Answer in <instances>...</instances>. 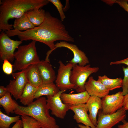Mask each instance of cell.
Instances as JSON below:
<instances>
[{
	"instance_id": "obj_1",
	"label": "cell",
	"mask_w": 128,
	"mask_h": 128,
	"mask_svg": "<svg viewBox=\"0 0 128 128\" xmlns=\"http://www.w3.org/2000/svg\"><path fill=\"white\" fill-rule=\"evenodd\" d=\"M9 37L17 36L23 41L32 40L43 43L47 46L50 50L46 55L55 50V41L58 40L73 42L74 38L69 34L61 20L52 16L49 12H46L45 19L38 26L24 31L14 29L5 32Z\"/></svg>"
},
{
	"instance_id": "obj_2",
	"label": "cell",
	"mask_w": 128,
	"mask_h": 128,
	"mask_svg": "<svg viewBox=\"0 0 128 128\" xmlns=\"http://www.w3.org/2000/svg\"><path fill=\"white\" fill-rule=\"evenodd\" d=\"M48 0H0V32L13 29L9 20L18 18L27 11L39 9L47 5Z\"/></svg>"
},
{
	"instance_id": "obj_3",
	"label": "cell",
	"mask_w": 128,
	"mask_h": 128,
	"mask_svg": "<svg viewBox=\"0 0 128 128\" xmlns=\"http://www.w3.org/2000/svg\"><path fill=\"white\" fill-rule=\"evenodd\" d=\"M49 110L46 106V99L42 96L26 106L18 105L14 113L32 117L39 123L41 128H59L55 119L50 115Z\"/></svg>"
},
{
	"instance_id": "obj_4",
	"label": "cell",
	"mask_w": 128,
	"mask_h": 128,
	"mask_svg": "<svg viewBox=\"0 0 128 128\" xmlns=\"http://www.w3.org/2000/svg\"><path fill=\"white\" fill-rule=\"evenodd\" d=\"M36 42L32 41L28 44L18 46L14 54L13 72L22 71L40 61L36 47Z\"/></svg>"
},
{
	"instance_id": "obj_5",
	"label": "cell",
	"mask_w": 128,
	"mask_h": 128,
	"mask_svg": "<svg viewBox=\"0 0 128 128\" xmlns=\"http://www.w3.org/2000/svg\"><path fill=\"white\" fill-rule=\"evenodd\" d=\"M98 67H92L89 64L81 66L74 65L70 78L71 82L74 86L75 89L78 93L86 91L85 84L87 78L91 74L99 70Z\"/></svg>"
},
{
	"instance_id": "obj_6",
	"label": "cell",
	"mask_w": 128,
	"mask_h": 128,
	"mask_svg": "<svg viewBox=\"0 0 128 128\" xmlns=\"http://www.w3.org/2000/svg\"><path fill=\"white\" fill-rule=\"evenodd\" d=\"M23 41L11 39L5 32L0 34V59L4 61L7 60L12 62L14 59V51Z\"/></svg>"
},
{
	"instance_id": "obj_7",
	"label": "cell",
	"mask_w": 128,
	"mask_h": 128,
	"mask_svg": "<svg viewBox=\"0 0 128 128\" xmlns=\"http://www.w3.org/2000/svg\"><path fill=\"white\" fill-rule=\"evenodd\" d=\"M55 81L56 85L61 91L74 89V86L71 82L70 78L73 64L69 63L65 64L61 60Z\"/></svg>"
},
{
	"instance_id": "obj_8",
	"label": "cell",
	"mask_w": 128,
	"mask_h": 128,
	"mask_svg": "<svg viewBox=\"0 0 128 128\" xmlns=\"http://www.w3.org/2000/svg\"><path fill=\"white\" fill-rule=\"evenodd\" d=\"M26 69L12 74L13 80H10L6 86L8 91L16 100L19 99L24 88L28 82L26 77Z\"/></svg>"
},
{
	"instance_id": "obj_9",
	"label": "cell",
	"mask_w": 128,
	"mask_h": 128,
	"mask_svg": "<svg viewBox=\"0 0 128 128\" xmlns=\"http://www.w3.org/2000/svg\"><path fill=\"white\" fill-rule=\"evenodd\" d=\"M126 111L122 107L111 114H105L101 111L99 112L97 124L95 128H112L125 119L126 116Z\"/></svg>"
},
{
	"instance_id": "obj_10",
	"label": "cell",
	"mask_w": 128,
	"mask_h": 128,
	"mask_svg": "<svg viewBox=\"0 0 128 128\" xmlns=\"http://www.w3.org/2000/svg\"><path fill=\"white\" fill-rule=\"evenodd\" d=\"M65 91H60L54 96H47V108L51 110V114L61 119L64 118L67 112L69 110L70 105L64 103L60 98L61 94Z\"/></svg>"
},
{
	"instance_id": "obj_11",
	"label": "cell",
	"mask_w": 128,
	"mask_h": 128,
	"mask_svg": "<svg viewBox=\"0 0 128 128\" xmlns=\"http://www.w3.org/2000/svg\"><path fill=\"white\" fill-rule=\"evenodd\" d=\"M102 98L101 112L104 114L114 113L123 107L124 96L122 91H119L111 95H107Z\"/></svg>"
},
{
	"instance_id": "obj_12",
	"label": "cell",
	"mask_w": 128,
	"mask_h": 128,
	"mask_svg": "<svg viewBox=\"0 0 128 128\" xmlns=\"http://www.w3.org/2000/svg\"><path fill=\"white\" fill-rule=\"evenodd\" d=\"M56 49L58 48L65 47L71 50L73 54V57L69 60V63L73 65L78 64L84 66L89 63V60L85 53L80 50L75 44L64 41H60L55 44Z\"/></svg>"
},
{
	"instance_id": "obj_13",
	"label": "cell",
	"mask_w": 128,
	"mask_h": 128,
	"mask_svg": "<svg viewBox=\"0 0 128 128\" xmlns=\"http://www.w3.org/2000/svg\"><path fill=\"white\" fill-rule=\"evenodd\" d=\"M69 110L74 113L73 119L77 123H81L91 128H95V126L90 120L87 114L88 110L85 104L70 105Z\"/></svg>"
},
{
	"instance_id": "obj_14",
	"label": "cell",
	"mask_w": 128,
	"mask_h": 128,
	"mask_svg": "<svg viewBox=\"0 0 128 128\" xmlns=\"http://www.w3.org/2000/svg\"><path fill=\"white\" fill-rule=\"evenodd\" d=\"M86 91L90 96L103 98L108 95L110 91L101 83L95 80L92 76L89 77L85 84Z\"/></svg>"
},
{
	"instance_id": "obj_15",
	"label": "cell",
	"mask_w": 128,
	"mask_h": 128,
	"mask_svg": "<svg viewBox=\"0 0 128 128\" xmlns=\"http://www.w3.org/2000/svg\"><path fill=\"white\" fill-rule=\"evenodd\" d=\"M36 65L41 78L43 83H54L56 78L55 71L50 62L42 60Z\"/></svg>"
},
{
	"instance_id": "obj_16",
	"label": "cell",
	"mask_w": 128,
	"mask_h": 128,
	"mask_svg": "<svg viewBox=\"0 0 128 128\" xmlns=\"http://www.w3.org/2000/svg\"><path fill=\"white\" fill-rule=\"evenodd\" d=\"M90 95L86 91L76 94L62 93L61 99L64 104L70 105L86 104Z\"/></svg>"
},
{
	"instance_id": "obj_17",
	"label": "cell",
	"mask_w": 128,
	"mask_h": 128,
	"mask_svg": "<svg viewBox=\"0 0 128 128\" xmlns=\"http://www.w3.org/2000/svg\"><path fill=\"white\" fill-rule=\"evenodd\" d=\"M85 104L89 112V118L93 124L96 126L97 124V114L99 110L102 109V100L97 96H90Z\"/></svg>"
},
{
	"instance_id": "obj_18",
	"label": "cell",
	"mask_w": 128,
	"mask_h": 128,
	"mask_svg": "<svg viewBox=\"0 0 128 128\" xmlns=\"http://www.w3.org/2000/svg\"><path fill=\"white\" fill-rule=\"evenodd\" d=\"M26 69V77L28 82L38 88L43 83V82L36 64L31 65Z\"/></svg>"
},
{
	"instance_id": "obj_19",
	"label": "cell",
	"mask_w": 128,
	"mask_h": 128,
	"mask_svg": "<svg viewBox=\"0 0 128 128\" xmlns=\"http://www.w3.org/2000/svg\"><path fill=\"white\" fill-rule=\"evenodd\" d=\"M60 90L54 83H42L38 88L34 97L37 99L43 96H53Z\"/></svg>"
},
{
	"instance_id": "obj_20",
	"label": "cell",
	"mask_w": 128,
	"mask_h": 128,
	"mask_svg": "<svg viewBox=\"0 0 128 128\" xmlns=\"http://www.w3.org/2000/svg\"><path fill=\"white\" fill-rule=\"evenodd\" d=\"M38 88L27 82L19 98L20 102L24 105H28L33 102Z\"/></svg>"
},
{
	"instance_id": "obj_21",
	"label": "cell",
	"mask_w": 128,
	"mask_h": 128,
	"mask_svg": "<svg viewBox=\"0 0 128 128\" xmlns=\"http://www.w3.org/2000/svg\"><path fill=\"white\" fill-rule=\"evenodd\" d=\"M25 14L29 21L36 27L43 23L45 18L46 12L41 8L29 10Z\"/></svg>"
},
{
	"instance_id": "obj_22",
	"label": "cell",
	"mask_w": 128,
	"mask_h": 128,
	"mask_svg": "<svg viewBox=\"0 0 128 128\" xmlns=\"http://www.w3.org/2000/svg\"><path fill=\"white\" fill-rule=\"evenodd\" d=\"M10 93L8 91L3 96L0 98V105L4 109L7 115L13 114L18 105L12 98Z\"/></svg>"
},
{
	"instance_id": "obj_23",
	"label": "cell",
	"mask_w": 128,
	"mask_h": 128,
	"mask_svg": "<svg viewBox=\"0 0 128 128\" xmlns=\"http://www.w3.org/2000/svg\"><path fill=\"white\" fill-rule=\"evenodd\" d=\"M97 80L103 84L109 91L122 87V79L121 78L112 79L104 75L98 76Z\"/></svg>"
},
{
	"instance_id": "obj_24",
	"label": "cell",
	"mask_w": 128,
	"mask_h": 128,
	"mask_svg": "<svg viewBox=\"0 0 128 128\" xmlns=\"http://www.w3.org/2000/svg\"><path fill=\"white\" fill-rule=\"evenodd\" d=\"M13 27L14 29L19 31H25L35 27L29 21L25 13L20 17L15 19Z\"/></svg>"
},
{
	"instance_id": "obj_25",
	"label": "cell",
	"mask_w": 128,
	"mask_h": 128,
	"mask_svg": "<svg viewBox=\"0 0 128 128\" xmlns=\"http://www.w3.org/2000/svg\"><path fill=\"white\" fill-rule=\"evenodd\" d=\"M19 115L10 117L0 110V128H9L12 123L16 122L20 119Z\"/></svg>"
},
{
	"instance_id": "obj_26",
	"label": "cell",
	"mask_w": 128,
	"mask_h": 128,
	"mask_svg": "<svg viewBox=\"0 0 128 128\" xmlns=\"http://www.w3.org/2000/svg\"><path fill=\"white\" fill-rule=\"evenodd\" d=\"M23 128H41L40 123L36 119L26 115H21Z\"/></svg>"
},
{
	"instance_id": "obj_27",
	"label": "cell",
	"mask_w": 128,
	"mask_h": 128,
	"mask_svg": "<svg viewBox=\"0 0 128 128\" xmlns=\"http://www.w3.org/2000/svg\"><path fill=\"white\" fill-rule=\"evenodd\" d=\"M124 73V77L122 79V91L123 94L125 96L128 93V67H122Z\"/></svg>"
},
{
	"instance_id": "obj_28",
	"label": "cell",
	"mask_w": 128,
	"mask_h": 128,
	"mask_svg": "<svg viewBox=\"0 0 128 128\" xmlns=\"http://www.w3.org/2000/svg\"><path fill=\"white\" fill-rule=\"evenodd\" d=\"M49 2L53 4L57 8L59 13L61 20L63 21L66 18L63 9V6L59 0H48Z\"/></svg>"
},
{
	"instance_id": "obj_29",
	"label": "cell",
	"mask_w": 128,
	"mask_h": 128,
	"mask_svg": "<svg viewBox=\"0 0 128 128\" xmlns=\"http://www.w3.org/2000/svg\"><path fill=\"white\" fill-rule=\"evenodd\" d=\"M104 1L110 5L116 3L123 8L125 11L128 12V0H104Z\"/></svg>"
},
{
	"instance_id": "obj_30",
	"label": "cell",
	"mask_w": 128,
	"mask_h": 128,
	"mask_svg": "<svg viewBox=\"0 0 128 128\" xmlns=\"http://www.w3.org/2000/svg\"><path fill=\"white\" fill-rule=\"evenodd\" d=\"M2 68L3 71L5 73L10 75L13 73V65L12 64L9 60H5L3 61Z\"/></svg>"
},
{
	"instance_id": "obj_31",
	"label": "cell",
	"mask_w": 128,
	"mask_h": 128,
	"mask_svg": "<svg viewBox=\"0 0 128 128\" xmlns=\"http://www.w3.org/2000/svg\"><path fill=\"white\" fill-rule=\"evenodd\" d=\"M110 64V65L124 64L127 65L128 67V57L122 60L111 62Z\"/></svg>"
},
{
	"instance_id": "obj_32",
	"label": "cell",
	"mask_w": 128,
	"mask_h": 128,
	"mask_svg": "<svg viewBox=\"0 0 128 128\" xmlns=\"http://www.w3.org/2000/svg\"><path fill=\"white\" fill-rule=\"evenodd\" d=\"M8 91L6 87L3 86H0V97H2L4 96Z\"/></svg>"
},
{
	"instance_id": "obj_33",
	"label": "cell",
	"mask_w": 128,
	"mask_h": 128,
	"mask_svg": "<svg viewBox=\"0 0 128 128\" xmlns=\"http://www.w3.org/2000/svg\"><path fill=\"white\" fill-rule=\"evenodd\" d=\"M123 107L126 111L128 110V93L124 96V99Z\"/></svg>"
},
{
	"instance_id": "obj_34",
	"label": "cell",
	"mask_w": 128,
	"mask_h": 128,
	"mask_svg": "<svg viewBox=\"0 0 128 128\" xmlns=\"http://www.w3.org/2000/svg\"><path fill=\"white\" fill-rule=\"evenodd\" d=\"M23 127V125L22 121L19 120L11 128H22Z\"/></svg>"
},
{
	"instance_id": "obj_35",
	"label": "cell",
	"mask_w": 128,
	"mask_h": 128,
	"mask_svg": "<svg viewBox=\"0 0 128 128\" xmlns=\"http://www.w3.org/2000/svg\"><path fill=\"white\" fill-rule=\"evenodd\" d=\"M122 122L123 123V124L118 125V128H128V122L125 119Z\"/></svg>"
},
{
	"instance_id": "obj_36",
	"label": "cell",
	"mask_w": 128,
	"mask_h": 128,
	"mask_svg": "<svg viewBox=\"0 0 128 128\" xmlns=\"http://www.w3.org/2000/svg\"><path fill=\"white\" fill-rule=\"evenodd\" d=\"M78 126L79 128H91L89 126H86L82 124H78Z\"/></svg>"
},
{
	"instance_id": "obj_37",
	"label": "cell",
	"mask_w": 128,
	"mask_h": 128,
	"mask_svg": "<svg viewBox=\"0 0 128 128\" xmlns=\"http://www.w3.org/2000/svg\"><path fill=\"white\" fill-rule=\"evenodd\" d=\"M74 128H78L77 127H75Z\"/></svg>"
}]
</instances>
